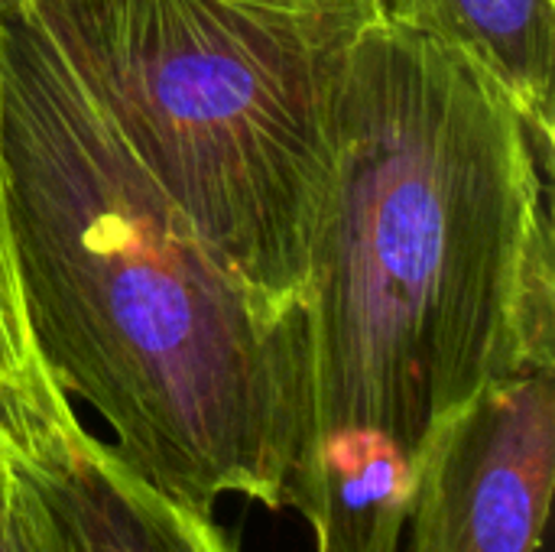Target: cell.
Listing matches in <instances>:
<instances>
[{"instance_id":"6da1fadb","label":"cell","mask_w":555,"mask_h":552,"mask_svg":"<svg viewBox=\"0 0 555 552\" xmlns=\"http://www.w3.org/2000/svg\"><path fill=\"white\" fill-rule=\"evenodd\" d=\"M0 166L36 351L114 455L202 514L286 508L309 446L302 309L195 231L23 7L0 10Z\"/></svg>"},{"instance_id":"7a4b0ae2","label":"cell","mask_w":555,"mask_h":552,"mask_svg":"<svg viewBox=\"0 0 555 552\" xmlns=\"http://www.w3.org/2000/svg\"><path fill=\"white\" fill-rule=\"evenodd\" d=\"M550 185L553 156L465 59L387 23L361 39L302 293V459L380 439L416 465L485 384L555 368Z\"/></svg>"},{"instance_id":"3957f363","label":"cell","mask_w":555,"mask_h":552,"mask_svg":"<svg viewBox=\"0 0 555 552\" xmlns=\"http://www.w3.org/2000/svg\"><path fill=\"white\" fill-rule=\"evenodd\" d=\"M195 231L302 309L341 94L377 0H20ZM10 10V7H7Z\"/></svg>"},{"instance_id":"277c9868","label":"cell","mask_w":555,"mask_h":552,"mask_svg":"<svg viewBox=\"0 0 555 552\" xmlns=\"http://www.w3.org/2000/svg\"><path fill=\"white\" fill-rule=\"evenodd\" d=\"M0 514L10 552H237L94 439L55 377L0 394Z\"/></svg>"},{"instance_id":"5b68a950","label":"cell","mask_w":555,"mask_h":552,"mask_svg":"<svg viewBox=\"0 0 555 552\" xmlns=\"http://www.w3.org/2000/svg\"><path fill=\"white\" fill-rule=\"evenodd\" d=\"M553 488L555 368H524L426 439L406 552H540Z\"/></svg>"},{"instance_id":"8992f818","label":"cell","mask_w":555,"mask_h":552,"mask_svg":"<svg viewBox=\"0 0 555 552\" xmlns=\"http://www.w3.org/2000/svg\"><path fill=\"white\" fill-rule=\"evenodd\" d=\"M377 13L481 72L553 156L555 0H377Z\"/></svg>"},{"instance_id":"52a82bcc","label":"cell","mask_w":555,"mask_h":552,"mask_svg":"<svg viewBox=\"0 0 555 552\" xmlns=\"http://www.w3.org/2000/svg\"><path fill=\"white\" fill-rule=\"evenodd\" d=\"M416 498V465L380 439H348L306 455L286 485L315 552H400Z\"/></svg>"},{"instance_id":"ba28073f","label":"cell","mask_w":555,"mask_h":552,"mask_svg":"<svg viewBox=\"0 0 555 552\" xmlns=\"http://www.w3.org/2000/svg\"><path fill=\"white\" fill-rule=\"evenodd\" d=\"M46 381H52V374L46 371L26 322L0 166V390L39 387Z\"/></svg>"},{"instance_id":"9c48e42d","label":"cell","mask_w":555,"mask_h":552,"mask_svg":"<svg viewBox=\"0 0 555 552\" xmlns=\"http://www.w3.org/2000/svg\"><path fill=\"white\" fill-rule=\"evenodd\" d=\"M0 552H10V543H7V530H3V514H0Z\"/></svg>"},{"instance_id":"30bf717a","label":"cell","mask_w":555,"mask_h":552,"mask_svg":"<svg viewBox=\"0 0 555 552\" xmlns=\"http://www.w3.org/2000/svg\"><path fill=\"white\" fill-rule=\"evenodd\" d=\"M13 3H20V0H0V10H7V7H13Z\"/></svg>"}]
</instances>
